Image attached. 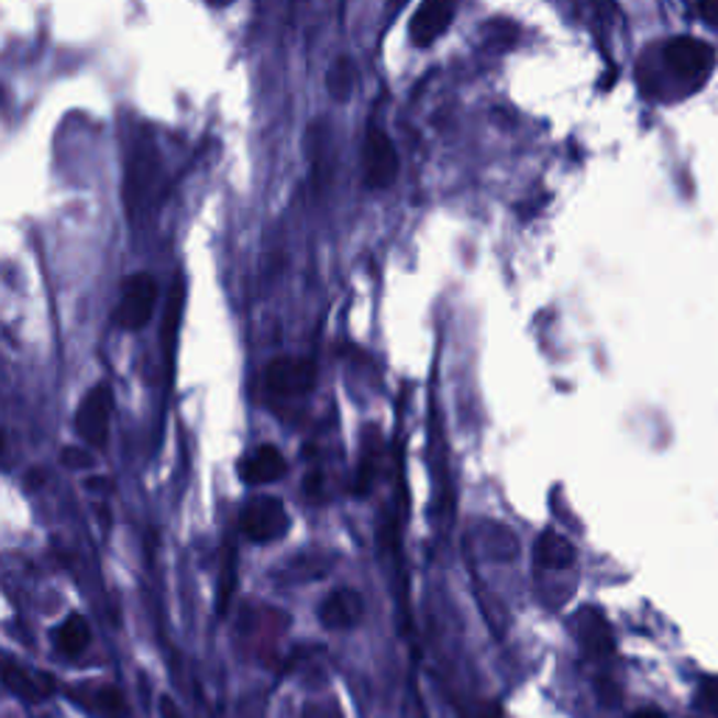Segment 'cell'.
Listing matches in <instances>:
<instances>
[{"label": "cell", "instance_id": "cell-1", "mask_svg": "<svg viewBox=\"0 0 718 718\" xmlns=\"http://www.w3.org/2000/svg\"><path fill=\"white\" fill-rule=\"evenodd\" d=\"M244 539L253 544H273L287 537L289 513L278 497H253L239 517Z\"/></svg>", "mask_w": 718, "mask_h": 718}, {"label": "cell", "instance_id": "cell-2", "mask_svg": "<svg viewBox=\"0 0 718 718\" xmlns=\"http://www.w3.org/2000/svg\"><path fill=\"white\" fill-rule=\"evenodd\" d=\"M157 307V281L150 273L130 275L121 284V298L115 307V325L124 331H141L152 320Z\"/></svg>", "mask_w": 718, "mask_h": 718}, {"label": "cell", "instance_id": "cell-3", "mask_svg": "<svg viewBox=\"0 0 718 718\" xmlns=\"http://www.w3.org/2000/svg\"><path fill=\"white\" fill-rule=\"evenodd\" d=\"M110 416H113V396L104 385H96L81 399L74 419V430L81 438V444L90 450H104L107 438H110Z\"/></svg>", "mask_w": 718, "mask_h": 718}, {"label": "cell", "instance_id": "cell-4", "mask_svg": "<svg viewBox=\"0 0 718 718\" xmlns=\"http://www.w3.org/2000/svg\"><path fill=\"white\" fill-rule=\"evenodd\" d=\"M363 175L368 188H388L399 175V155L388 132L371 126L363 146Z\"/></svg>", "mask_w": 718, "mask_h": 718}, {"label": "cell", "instance_id": "cell-5", "mask_svg": "<svg viewBox=\"0 0 718 718\" xmlns=\"http://www.w3.org/2000/svg\"><path fill=\"white\" fill-rule=\"evenodd\" d=\"M318 382V368L300 356H278L267 365V388L275 396L309 394Z\"/></svg>", "mask_w": 718, "mask_h": 718}, {"label": "cell", "instance_id": "cell-6", "mask_svg": "<svg viewBox=\"0 0 718 718\" xmlns=\"http://www.w3.org/2000/svg\"><path fill=\"white\" fill-rule=\"evenodd\" d=\"M665 63L674 74L685 76V79H696L705 76L716 63V54L707 43L696 37H674L665 45Z\"/></svg>", "mask_w": 718, "mask_h": 718}, {"label": "cell", "instance_id": "cell-7", "mask_svg": "<svg viewBox=\"0 0 718 718\" xmlns=\"http://www.w3.org/2000/svg\"><path fill=\"white\" fill-rule=\"evenodd\" d=\"M452 18H455V3L452 0H424L410 20V40L427 48L450 29Z\"/></svg>", "mask_w": 718, "mask_h": 718}, {"label": "cell", "instance_id": "cell-8", "mask_svg": "<svg viewBox=\"0 0 718 718\" xmlns=\"http://www.w3.org/2000/svg\"><path fill=\"white\" fill-rule=\"evenodd\" d=\"M320 623L331 631H345L354 629L363 620V598L354 589L343 587L325 595L318 606Z\"/></svg>", "mask_w": 718, "mask_h": 718}, {"label": "cell", "instance_id": "cell-9", "mask_svg": "<svg viewBox=\"0 0 718 718\" xmlns=\"http://www.w3.org/2000/svg\"><path fill=\"white\" fill-rule=\"evenodd\" d=\"M287 457L281 455V450L273 444H262L244 455L242 463H239V475H242L244 483L251 486H264V483L281 480L287 475Z\"/></svg>", "mask_w": 718, "mask_h": 718}, {"label": "cell", "instance_id": "cell-10", "mask_svg": "<svg viewBox=\"0 0 718 718\" xmlns=\"http://www.w3.org/2000/svg\"><path fill=\"white\" fill-rule=\"evenodd\" d=\"M3 682H7L9 694H14L20 702H25V705H40L45 696L54 694V680H51L48 674L32 676L29 671L18 669L12 660L3 665Z\"/></svg>", "mask_w": 718, "mask_h": 718}, {"label": "cell", "instance_id": "cell-11", "mask_svg": "<svg viewBox=\"0 0 718 718\" xmlns=\"http://www.w3.org/2000/svg\"><path fill=\"white\" fill-rule=\"evenodd\" d=\"M533 556H537V564L542 570H570L575 564V548L567 537L556 531H544L542 537L537 539V550H533Z\"/></svg>", "mask_w": 718, "mask_h": 718}, {"label": "cell", "instance_id": "cell-12", "mask_svg": "<svg viewBox=\"0 0 718 718\" xmlns=\"http://www.w3.org/2000/svg\"><path fill=\"white\" fill-rule=\"evenodd\" d=\"M578 631H582V645L589 656H606L615 651L612 629L598 609H584L578 618Z\"/></svg>", "mask_w": 718, "mask_h": 718}, {"label": "cell", "instance_id": "cell-13", "mask_svg": "<svg viewBox=\"0 0 718 718\" xmlns=\"http://www.w3.org/2000/svg\"><path fill=\"white\" fill-rule=\"evenodd\" d=\"M54 643H57L59 654L81 656L90 645V626L85 623L81 615H70V618L63 620V626L54 631Z\"/></svg>", "mask_w": 718, "mask_h": 718}, {"label": "cell", "instance_id": "cell-14", "mask_svg": "<svg viewBox=\"0 0 718 718\" xmlns=\"http://www.w3.org/2000/svg\"><path fill=\"white\" fill-rule=\"evenodd\" d=\"M85 707L88 710H93L96 716L101 718H126V699L124 694H121L119 687L115 685H99L93 687V691H88V696H85Z\"/></svg>", "mask_w": 718, "mask_h": 718}, {"label": "cell", "instance_id": "cell-15", "mask_svg": "<svg viewBox=\"0 0 718 718\" xmlns=\"http://www.w3.org/2000/svg\"><path fill=\"white\" fill-rule=\"evenodd\" d=\"M183 300H186V281L177 278L172 284L169 303H166V314H163V349H166V356L172 360L175 354V338H177V323H180L183 314Z\"/></svg>", "mask_w": 718, "mask_h": 718}, {"label": "cell", "instance_id": "cell-16", "mask_svg": "<svg viewBox=\"0 0 718 718\" xmlns=\"http://www.w3.org/2000/svg\"><path fill=\"white\" fill-rule=\"evenodd\" d=\"M354 85H356V74H354V65H351L349 59H338V63L329 68V74H325V88H329L331 99L345 101L351 96V90H354Z\"/></svg>", "mask_w": 718, "mask_h": 718}, {"label": "cell", "instance_id": "cell-17", "mask_svg": "<svg viewBox=\"0 0 718 718\" xmlns=\"http://www.w3.org/2000/svg\"><path fill=\"white\" fill-rule=\"evenodd\" d=\"M59 463H63L65 468H93L96 457L93 452H90V446H65V450L59 452Z\"/></svg>", "mask_w": 718, "mask_h": 718}, {"label": "cell", "instance_id": "cell-18", "mask_svg": "<svg viewBox=\"0 0 718 718\" xmlns=\"http://www.w3.org/2000/svg\"><path fill=\"white\" fill-rule=\"evenodd\" d=\"M300 718H345V716L340 702L323 699V702H309V705L303 707V713H300Z\"/></svg>", "mask_w": 718, "mask_h": 718}, {"label": "cell", "instance_id": "cell-19", "mask_svg": "<svg viewBox=\"0 0 718 718\" xmlns=\"http://www.w3.org/2000/svg\"><path fill=\"white\" fill-rule=\"evenodd\" d=\"M318 559H320L318 553H314V556H312V553H309V562H312V567L303 570V573H307V582H309V578H323L325 570H329V562L320 564ZM295 570H300V562H298V559H295V562H289V582H300V575L295 573Z\"/></svg>", "mask_w": 718, "mask_h": 718}, {"label": "cell", "instance_id": "cell-20", "mask_svg": "<svg viewBox=\"0 0 718 718\" xmlns=\"http://www.w3.org/2000/svg\"><path fill=\"white\" fill-rule=\"evenodd\" d=\"M699 702L702 707H705V710H713V713H718V680H707L705 685H702V691H699Z\"/></svg>", "mask_w": 718, "mask_h": 718}, {"label": "cell", "instance_id": "cell-21", "mask_svg": "<svg viewBox=\"0 0 718 718\" xmlns=\"http://www.w3.org/2000/svg\"><path fill=\"white\" fill-rule=\"evenodd\" d=\"M696 9L707 23L718 25V0H696Z\"/></svg>", "mask_w": 718, "mask_h": 718}, {"label": "cell", "instance_id": "cell-22", "mask_svg": "<svg viewBox=\"0 0 718 718\" xmlns=\"http://www.w3.org/2000/svg\"><path fill=\"white\" fill-rule=\"evenodd\" d=\"M85 486H88V491H104V494L113 491V483L107 480V477H88Z\"/></svg>", "mask_w": 718, "mask_h": 718}, {"label": "cell", "instance_id": "cell-23", "mask_svg": "<svg viewBox=\"0 0 718 718\" xmlns=\"http://www.w3.org/2000/svg\"><path fill=\"white\" fill-rule=\"evenodd\" d=\"M161 718H183L172 696H161Z\"/></svg>", "mask_w": 718, "mask_h": 718}, {"label": "cell", "instance_id": "cell-24", "mask_svg": "<svg viewBox=\"0 0 718 718\" xmlns=\"http://www.w3.org/2000/svg\"><path fill=\"white\" fill-rule=\"evenodd\" d=\"M320 491H323V475L314 472V475L307 477V494H318L320 497Z\"/></svg>", "mask_w": 718, "mask_h": 718}, {"label": "cell", "instance_id": "cell-25", "mask_svg": "<svg viewBox=\"0 0 718 718\" xmlns=\"http://www.w3.org/2000/svg\"><path fill=\"white\" fill-rule=\"evenodd\" d=\"M631 718H665L662 716L660 710H654V707H649V710H640V713H634V716Z\"/></svg>", "mask_w": 718, "mask_h": 718}, {"label": "cell", "instance_id": "cell-26", "mask_svg": "<svg viewBox=\"0 0 718 718\" xmlns=\"http://www.w3.org/2000/svg\"><path fill=\"white\" fill-rule=\"evenodd\" d=\"M99 519H101V524H104V528H110V524H113V519H110V513H107L104 506H99Z\"/></svg>", "mask_w": 718, "mask_h": 718}, {"label": "cell", "instance_id": "cell-27", "mask_svg": "<svg viewBox=\"0 0 718 718\" xmlns=\"http://www.w3.org/2000/svg\"><path fill=\"white\" fill-rule=\"evenodd\" d=\"M40 480H43V475H40V472H32V475H29V486L32 488H37Z\"/></svg>", "mask_w": 718, "mask_h": 718}, {"label": "cell", "instance_id": "cell-28", "mask_svg": "<svg viewBox=\"0 0 718 718\" xmlns=\"http://www.w3.org/2000/svg\"><path fill=\"white\" fill-rule=\"evenodd\" d=\"M208 3H211V7H228L231 0H208Z\"/></svg>", "mask_w": 718, "mask_h": 718}, {"label": "cell", "instance_id": "cell-29", "mask_svg": "<svg viewBox=\"0 0 718 718\" xmlns=\"http://www.w3.org/2000/svg\"><path fill=\"white\" fill-rule=\"evenodd\" d=\"M488 718H497V716H488Z\"/></svg>", "mask_w": 718, "mask_h": 718}]
</instances>
